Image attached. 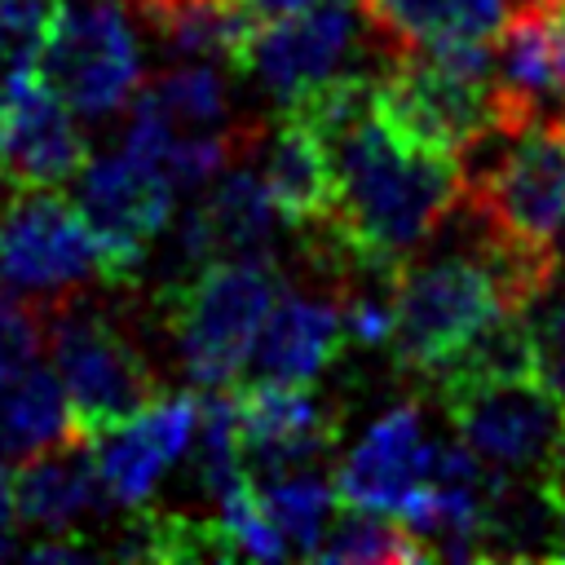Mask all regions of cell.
I'll list each match as a JSON object with an SVG mask.
<instances>
[{"instance_id":"cell-23","label":"cell","mask_w":565,"mask_h":565,"mask_svg":"<svg viewBox=\"0 0 565 565\" xmlns=\"http://www.w3.org/2000/svg\"><path fill=\"white\" fill-rule=\"evenodd\" d=\"M62 0H0V97L35 75L44 35L57 18Z\"/></svg>"},{"instance_id":"cell-5","label":"cell","mask_w":565,"mask_h":565,"mask_svg":"<svg viewBox=\"0 0 565 565\" xmlns=\"http://www.w3.org/2000/svg\"><path fill=\"white\" fill-rule=\"evenodd\" d=\"M35 75L75 110V115H110L128 106L141 84V57L132 26L115 0H88L57 9Z\"/></svg>"},{"instance_id":"cell-2","label":"cell","mask_w":565,"mask_h":565,"mask_svg":"<svg viewBox=\"0 0 565 565\" xmlns=\"http://www.w3.org/2000/svg\"><path fill=\"white\" fill-rule=\"evenodd\" d=\"M44 331L53 371L62 375L75 424L88 441L168 393L132 327L106 305H88L79 296L53 300L44 313Z\"/></svg>"},{"instance_id":"cell-11","label":"cell","mask_w":565,"mask_h":565,"mask_svg":"<svg viewBox=\"0 0 565 565\" xmlns=\"http://www.w3.org/2000/svg\"><path fill=\"white\" fill-rule=\"evenodd\" d=\"M88 163V141L75 110L40 79L26 75L0 97V190H53Z\"/></svg>"},{"instance_id":"cell-16","label":"cell","mask_w":565,"mask_h":565,"mask_svg":"<svg viewBox=\"0 0 565 565\" xmlns=\"http://www.w3.org/2000/svg\"><path fill=\"white\" fill-rule=\"evenodd\" d=\"M494 79L525 106L565 97V18L552 0H516L499 22Z\"/></svg>"},{"instance_id":"cell-13","label":"cell","mask_w":565,"mask_h":565,"mask_svg":"<svg viewBox=\"0 0 565 565\" xmlns=\"http://www.w3.org/2000/svg\"><path fill=\"white\" fill-rule=\"evenodd\" d=\"M428 459H433V446L424 441L415 406H397V411L380 415L366 428V437L340 459V468L331 477L340 508L397 512L424 486Z\"/></svg>"},{"instance_id":"cell-25","label":"cell","mask_w":565,"mask_h":565,"mask_svg":"<svg viewBox=\"0 0 565 565\" xmlns=\"http://www.w3.org/2000/svg\"><path fill=\"white\" fill-rule=\"evenodd\" d=\"M530 331H534V362H539V375L543 384L561 397L565 406V296H556L539 318H530Z\"/></svg>"},{"instance_id":"cell-10","label":"cell","mask_w":565,"mask_h":565,"mask_svg":"<svg viewBox=\"0 0 565 565\" xmlns=\"http://www.w3.org/2000/svg\"><path fill=\"white\" fill-rule=\"evenodd\" d=\"M234 388V384H230ZM243 463L252 477H278L327 463L340 437V415L305 384L247 380L234 388Z\"/></svg>"},{"instance_id":"cell-18","label":"cell","mask_w":565,"mask_h":565,"mask_svg":"<svg viewBox=\"0 0 565 565\" xmlns=\"http://www.w3.org/2000/svg\"><path fill=\"white\" fill-rule=\"evenodd\" d=\"M84 437L62 388V375L49 366H22L13 380L0 384V459L22 463L40 450Z\"/></svg>"},{"instance_id":"cell-21","label":"cell","mask_w":565,"mask_h":565,"mask_svg":"<svg viewBox=\"0 0 565 565\" xmlns=\"http://www.w3.org/2000/svg\"><path fill=\"white\" fill-rule=\"evenodd\" d=\"M313 556L327 561V565H411V561H428L424 543L393 512H371V508H344V516L327 525Z\"/></svg>"},{"instance_id":"cell-8","label":"cell","mask_w":565,"mask_h":565,"mask_svg":"<svg viewBox=\"0 0 565 565\" xmlns=\"http://www.w3.org/2000/svg\"><path fill=\"white\" fill-rule=\"evenodd\" d=\"M371 31L375 22L362 0H313L300 13L256 26L243 71L260 75V84L287 106L340 75H362L353 71V53Z\"/></svg>"},{"instance_id":"cell-24","label":"cell","mask_w":565,"mask_h":565,"mask_svg":"<svg viewBox=\"0 0 565 565\" xmlns=\"http://www.w3.org/2000/svg\"><path fill=\"white\" fill-rule=\"evenodd\" d=\"M44 318L35 305L0 291V384L13 380L22 366H31L35 349L44 344Z\"/></svg>"},{"instance_id":"cell-19","label":"cell","mask_w":565,"mask_h":565,"mask_svg":"<svg viewBox=\"0 0 565 565\" xmlns=\"http://www.w3.org/2000/svg\"><path fill=\"white\" fill-rule=\"evenodd\" d=\"M380 35L406 49H437L463 40H490L508 18V0H362Z\"/></svg>"},{"instance_id":"cell-12","label":"cell","mask_w":565,"mask_h":565,"mask_svg":"<svg viewBox=\"0 0 565 565\" xmlns=\"http://www.w3.org/2000/svg\"><path fill=\"white\" fill-rule=\"evenodd\" d=\"M194 433H199V397L163 393L124 424L93 437V459L106 494L124 508H141L154 494L159 477L194 446Z\"/></svg>"},{"instance_id":"cell-6","label":"cell","mask_w":565,"mask_h":565,"mask_svg":"<svg viewBox=\"0 0 565 565\" xmlns=\"http://www.w3.org/2000/svg\"><path fill=\"white\" fill-rule=\"evenodd\" d=\"M463 194L516 243L556 252L565 230V110L534 115Z\"/></svg>"},{"instance_id":"cell-17","label":"cell","mask_w":565,"mask_h":565,"mask_svg":"<svg viewBox=\"0 0 565 565\" xmlns=\"http://www.w3.org/2000/svg\"><path fill=\"white\" fill-rule=\"evenodd\" d=\"M265 185H269V199L278 207V221L291 225L296 234H309L318 225H327L331 216V154L322 146V137L282 110L278 119V132L269 137V150H265Z\"/></svg>"},{"instance_id":"cell-4","label":"cell","mask_w":565,"mask_h":565,"mask_svg":"<svg viewBox=\"0 0 565 565\" xmlns=\"http://www.w3.org/2000/svg\"><path fill=\"white\" fill-rule=\"evenodd\" d=\"M446 415L463 446L508 477H543L565 450V406L530 375H463L441 380Z\"/></svg>"},{"instance_id":"cell-9","label":"cell","mask_w":565,"mask_h":565,"mask_svg":"<svg viewBox=\"0 0 565 565\" xmlns=\"http://www.w3.org/2000/svg\"><path fill=\"white\" fill-rule=\"evenodd\" d=\"M88 274L106 278L84 212L53 190L13 194V207L0 216V278L53 305L75 296Z\"/></svg>"},{"instance_id":"cell-1","label":"cell","mask_w":565,"mask_h":565,"mask_svg":"<svg viewBox=\"0 0 565 565\" xmlns=\"http://www.w3.org/2000/svg\"><path fill=\"white\" fill-rule=\"evenodd\" d=\"M282 110L305 119L331 154V216L305 243L397 274L463 194L455 154L397 132L366 75H340Z\"/></svg>"},{"instance_id":"cell-3","label":"cell","mask_w":565,"mask_h":565,"mask_svg":"<svg viewBox=\"0 0 565 565\" xmlns=\"http://www.w3.org/2000/svg\"><path fill=\"white\" fill-rule=\"evenodd\" d=\"M274 300L278 269L269 256H221L163 291L185 375L199 388H230L247 371L256 331Z\"/></svg>"},{"instance_id":"cell-14","label":"cell","mask_w":565,"mask_h":565,"mask_svg":"<svg viewBox=\"0 0 565 565\" xmlns=\"http://www.w3.org/2000/svg\"><path fill=\"white\" fill-rule=\"evenodd\" d=\"M88 446V437H75L13 463L9 481L18 521L44 530V539H79V525L97 516L110 499Z\"/></svg>"},{"instance_id":"cell-7","label":"cell","mask_w":565,"mask_h":565,"mask_svg":"<svg viewBox=\"0 0 565 565\" xmlns=\"http://www.w3.org/2000/svg\"><path fill=\"white\" fill-rule=\"evenodd\" d=\"M172 177L128 146L79 168V212L102 247L106 282H128L141 269L172 221Z\"/></svg>"},{"instance_id":"cell-26","label":"cell","mask_w":565,"mask_h":565,"mask_svg":"<svg viewBox=\"0 0 565 565\" xmlns=\"http://www.w3.org/2000/svg\"><path fill=\"white\" fill-rule=\"evenodd\" d=\"M313 0H234V9L252 22V26H265V22H278V18H287V13H300V9H309Z\"/></svg>"},{"instance_id":"cell-15","label":"cell","mask_w":565,"mask_h":565,"mask_svg":"<svg viewBox=\"0 0 565 565\" xmlns=\"http://www.w3.org/2000/svg\"><path fill=\"white\" fill-rule=\"evenodd\" d=\"M344 335V318H340V300L331 296H305L291 291L269 305L247 371L252 380H278V384H309L340 349Z\"/></svg>"},{"instance_id":"cell-22","label":"cell","mask_w":565,"mask_h":565,"mask_svg":"<svg viewBox=\"0 0 565 565\" xmlns=\"http://www.w3.org/2000/svg\"><path fill=\"white\" fill-rule=\"evenodd\" d=\"M159 110L163 119L172 124V137L177 132H207V128H225L234 124L230 119V93H225V79L212 62H190L181 57L172 71H163L154 84L141 88Z\"/></svg>"},{"instance_id":"cell-20","label":"cell","mask_w":565,"mask_h":565,"mask_svg":"<svg viewBox=\"0 0 565 565\" xmlns=\"http://www.w3.org/2000/svg\"><path fill=\"white\" fill-rule=\"evenodd\" d=\"M256 494L274 521V530L287 543V556H313V547L322 543L331 512L340 508L335 481L322 477L318 468H300V472H278V477H252Z\"/></svg>"}]
</instances>
